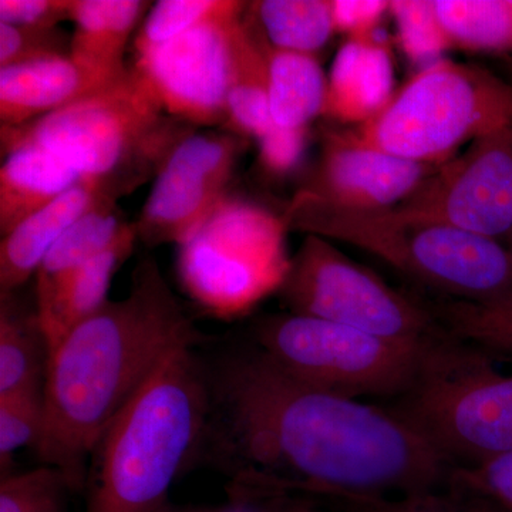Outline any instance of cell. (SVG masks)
<instances>
[{
	"mask_svg": "<svg viewBox=\"0 0 512 512\" xmlns=\"http://www.w3.org/2000/svg\"><path fill=\"white\" fill-rule=\"evenodd\" d=\"M298 512H319L312 507L311 504L305 503V501H301L299 504Z\"/></svg>",
	"mask_w": 512,
	"mask_h": 512,
	"instance_id": "40",
	"label": "cell"
},
{
	"mask_svg": "<svg viewBox=\"0 0 512 512\" xmlns=\"http://www.w3.org/2000/svg\"><path fill=\"white\" fill-rule=\"evenodd\" d=\"M103 198L106 197L94 185L80 181L3 235L0 291H19L29 279L35 278L37 269L57 239Z\"/></svg>",
	"mask_w": 512,
	"mask_h": 512,
	"instance_id": "19",
	"label": "cell"
},
{
	"mask_svg": "<svg viewBox=\"0 0 512 512\" xmlns=\"http://www.w3.org/2000/svg\"><path fill=\"white\" fill-rule=\"evenodd\" d=\"M126 221L117 201L103 198L57 239L35 275L37 313L45 312L64 282L120 237Z\"/></svg>",
	"mask_w": 512,
	"mask_h": 512,
	"instance_id": "22",
	"label": "cell"
},
{
	"mask_svg": "<svg viewBox=\"0 0 512 512\" xmlns=\"http://www.w3.org/2000/svg\"><path fill=\"white\" fill-rule=\"evenodd\" d=\"M244 143L227 130L185 137L154 178L136 221L138 241L158 247L190 237L228 194Z\"/></svg>",
	"mask_w": 512,
	"mask_h": 512,
	"instance_id": "13",
	"label": "cell"
},
{
	"mask_svg": "<svg viewBox=\"0 0 512 512\" xmlns=\"http://www.w3.org/2000/svg\"><path fill=\"white\" fill-rule=\"evenodd\" d=\"M399 32L400 45L413 62H427L453 49L437 16L434 0H394L390 2Z\"/></svg>",
	"mask_w": 512,
	"mask_h": 512,
	"instance_id": "31",
	"label": "cell"
},
{
	"mask_svg": "<svg viewBox=\"0 0 512 512\" xmlns=\"http://www.w3.org/2000/svg\"><path fill=\"white\" fill-rule=\"evenodd\" d=\"M512 127V83L480 64H427L373 119L349 131L360 146L439 165L458 148Z\"/></svg>",
	"mask_w": 512,
	"mask_h": 512,
	"instance_id": "7",
	"label": "cell"
},
{
	"mask_svg": "<svg viewBox=\"0 0 512 512\" xmlns=\"http://www.w3.org/2000/svg\"><path fill=\"white\" fill-rule=\"evenodd\" d=\"M72 56L0 69V124L16 128L107 89Z\"/></svg>",
	"mask_w": 512,
	"mask_h": 512,
	"instance_id": "16",
	"label": "cell"
},
{
	"mask_svg": "<svg viewBox=\"0 0 512 512\" xmlns=\"http://www.w3.org/2000/svg\"><path fill=\"white\" fill-rule=\"evenodd\" d=\"M151 5L141 0H72L74 62L106 84L126 79L128 40Z\"/></svg>",
	"mask_w": 512,
	"mask_h": 512,
	"instance_id": "18",
	"label": "cell"
},
{
	"mask_svg": "<svg viewBox=\"0 0 512 512\" xmlns=\"http://www.w3.org/2000/svg\"><path fill=\"white\" fill-rule=\"evenodd\" d=\"M500 67L503 70V77L512 83V57L500 59Z\"/></svg>",
	"mask_w": 512,
	"mask_h": 512,
	"instance_id": "39",
	"label": "cell"
},
{
	"mask_svg": "<svg viewBox=\"0 0 512 512\" xmlns=\"http://www.w3.org/2000/svg\"><path fill=\"white\" fill-rule=\"evenodd\" d=\"M289 231L346 242L377 256L443 298L481 302L510 284L512 256L497 239L396 211H357L296 194L286 205Z\"/></svg>",
	"mask_w": 512,
	"mask_h": 512,
	"instance_id": "5",
	"label": "cell"
},
{
	"mask_svg": "<svg viewBox=\"0 0 512 512\" xmlns=\"http://www.w3.org/2000/svg\"><path fill=\"white\" fill-rule=\"evenodd\" d=\"M200 346L173 353L94 447L84 512H165L200 457L210 389Z\"/></svg>",
	"mask_w": 512,
	"mask_h": 512,
	"instance_id": "3",
	"label": "cell"
},
{
	"mask_svg": "<svg viewBox=\"0 0 512 512\" xmlns=\"http://www.w3.org/2000/svg\"><path fill=\"white\" fill-rule=\"evenodd\" d=\"M248 339L275 365L305 382L352 399L375 397L383 404L407 392L424 352L436 342H394L291 312L255 318Z\"/></svg>",
	"mask_w": 512,
	"mask_h": 512,
	"instance_id": "9",
	"label": "cell"
},
{
	"mask_svg": "<svg viewBox=\"0 0 512 512\" xmlns=\"http://www.w3.org/2000/svg\"><path fill=\"white\" fill-rule=\"evenodd\" d=\"M45 429L43 394L0 399V467L10 473L12 458L25 447L35 448Z\"/></svg>",
	"mask_w": 512,
	"mask_h": 512,
	"instance_id": "32",
	"label": "cell"
},
{
	"mask_svg": "<svg viewBox=\"0 0 512 512\" xmlns=\"http://www.w3.org/2000/svg\"><path fill=\"white\" fill-rule=\"evenodd\" d=\"M343 512H504L493 504L446 485L424 493L397 497H367V495H332Z\"/></svg>",
	"mask_w": 512,
	"mask_h": 512,
	"instance_id": "30",
	"label": "cell"
},
{
	"mask_svg": "<svg viewBox=\"0 0 512 512\" xmlns=\"http://www.w3.org/2000/svg\"><path fill=\"white\" fill-rule=\"evenodd\" d=\"M234 0H161L151 6L134 43L136 56L144 55L197 28L208 20L229 15L244 6Z\"/></svg>",
	"mask_w": 512,
	"mask_h": 512,
	"instance_id": "28",
	"label": "cell"
},
{
	"mask_svg": "<svg viewBox=\"0 0 512 512\" xmlns=\"http://www.w3.org/2000/svg\"><path fill=\"white\" fill-rule=\"evenodd\" d=\"M495 355L443 336L424 352L412 386L383 404L406 421L453 467L512 453V372Z\"/></svg>",
	"mask_w": 512,
	"mask_h": 512,
	"instance_id": "6",
	"label": "cell"
},
{
	"mask_svg": "<svg viewBox=\"0 0 512 512\" xmlns=\"http://www.w3.org/2000/svg\"><path fill=\"white\" fill-rule=\"evenodd\" d=\"M393 211L503 242L512 225V127L477 138L440 164Z\"/></svg>",
	"mask_w": 512,
	"mask_h": 512,
	"instance_id": "12",
	"label": "cell"
},
{
	"mask_svg": "<svg viewBox=\"0 0 512 512\" xmlns=\"http://www.w3.org/2000/svg\"><path fill=\"white\" fill-rule=\"evenodd\" d=\"M72 37L60 28H26L0 23V69L70 56Z\"/></svg>",
	"mask_w": 512,
	"mask_h": 512,
	"instance_id": "33",
	"label": "cell"
},
{
	"mask_svg": "<svg viewBox=\"0 0 512 512\" xmlns=\"http://www.w3.org/2000/svg\"><path fill=\"white\" fill-rule=\"evenodd\" d=\"M225 494L224 503L210 512H296L301 503L288 491L254 481L229 480Z\"/></svg>",
	"mask_w": 512,
	"mask_h": 512,
	"instance_id": "35",
	"label": "cell"
},
{
	"mask_svg": "<svg viewBox=\"0 0 512 512\" xmlns=\"http://www.w3.org/2000/svg\"><path fill=\"white\" fill-rule=\"evenodd\" d=\"M245 15L274 49L315 56L335 33L330 0H261Z\"/></svg>",
	"mask_w": 512,
	"mask_h": 512,
	"instance_id": "24",
	"label": "cell"
},
{
	"mask_svg": "<svg viewBox=\"0 0 512 512\" xmlns=\"http://www.w3.org/2000/svg\"><path fill=\"white\" fill-rule=\"evenodd\" d=\"M393 96L394 67L386 39L377 36V29L350 36L333 60L322 116L360 126L379 114Z\"/></svg>",
	"mask_w": 512,
	"mask_h": 512,
	"instance_id": "15",
	"label": "cell"
},
{
	"mask_svg": "<svg viewBox=\"0 0 512 512\" xmlns=\"http://www.w3.org/2000/svg\"><path fill=\"white\" fill-rule=\"evenodd\" d=\"M276 293L286 312L394 342L427 345L447 335L426 301L396 291L318 235H305Z\"/></svg>",
	"mask_w": 512,
	"mask_h": 512,
	"instance_id": "10",
	"label": "cell"
},
{
	"mask_svg": "<svg viewBox=\"0 0 512 512\" xmlns=\"http://www.w3.org/2000/svg\"><path fill=\"white\" fill-rule=\"evenodd\" d=\"M195 128L173 119L130 67L121 82L45 117L2 130V140L40 144L110 200L156 178Z\"/></svg>",
	"mask_w": 512,
	"mask_h": 512,
	"instance_id": "4",
	"label": "cell"
},
{
	"mask_svg": "<svg viewBox=\"0 0 512 512\" xmlns=\"http://www.w3.org/2000/svg\"><path fill=\"white\" fill-rule=\"evenodd\" d=\"M439 165L360 146L346 133H329L315 170L296 194L349 210H393L409 200Z\"/></svg>",
	"mask_w": 512,
	"mask_h": 512,
	"instance_id": "14",
	"label": "cell"
},
{
	"mask_svg": "<svg viewBox=\"0 0 512 512\" xmlns=\"http://www.w3.org/2000/svg\"><path fill=\"white\" fill-rule=\"evenodd\" d=\"M72 0H0V23L26 28H59L70 20Z\"/></svg>",
	"mask_w": 512,
	"mask_h": 512,
	"instance_id": "37",
	"label": "cell"
},
{
	"mask_svg": "<svg viewBox=\"0 0 512 512\" xmlns=\"http://www.w3.org/2000/svg\"><path fill=\"white\" fill-rule=\"evenodd\" d=\"M49 362L36 305H26L18 291L0 293V399L43 394Z\"/></svg>",
	"mask_w": 512,
	"mask_h": 512,
	"instance_id": "21",
	"label": "cell"
},
{
	"mask_svg": "<svg viewBox=\"0 0 512 512\" xmlns=\"http://www.w3.org/2000/svg\"><path fill=\"white\" fill-rule=\"evenodd\" d=\"M2 154V237L82 181L79 174L66 161L40 144L22 140H2Z\"/></svg>",
	"mask_w": 512,
	"mask_h": 512,
	"instance_id": "17",
	"label": "cell"
},
{
	"mask_svg": "<svg viewBox=\"0 0 512 512\" xmlns=\"http://www.w3.org/2000/svg\"><path fill=\"white\" fill-rule=\"evenodd\" d=\"M426 302L448 335L494 355L512 357V296L487 303L448 298Z\"/></svg>",
	"mask_w": 512,
	"mask_h": 512,
	"instance_id": "27",
	"label": "cell"
},
{
	"mask_svg": "<svg viewBox=\"0 0 512 512\" xmlns=\"http://www.w3.org/2000/svg\"><path fill=\"white\" fill-rule=\"evenodd\" d=\"M269 110L268 67L261 46L242 16L224 130L261 140L274 128Z\"/></svg>",
	"mask_w": 512,
	"mask_h": 512,
	"instance_id": "25",
	"label": "cell"
},
{
	"mask_svg": "<svg viewBox=\"0 0 512 512\" xmlns=\"http://www.w3.org/2000/svg\"><path fill=\"white\" fill-rule=\"evenodd\" d=\"M245 8L136 56L131 69L165 114L192 127L225 126Z\"/></svg>",
	"mask_w": 512,
	"mask_h": 512,
	"instance_id": "11",
	"label": "cell"
},
{
	"mask_svg": "<svg viewBox=\"0 0 512 512\" xmlns=\"http://www.w3.org/2000/svg\"><path fill=\"white\" fill-rule=\"evenodd\" d=\"M259 164L266 173L284 177L301 163L306 147V130L272 128L258 141Z\"/></svg>",
	"mask_w": 512,
	"mask_h": 512,
	"instance_id": "36",
	"label": "cell"
},
{
	"mask_svg": "<svg viewBox=\"0 0 512 512\" xmlns=\"http://www.w3.org/2000/svg\"><path fill=\"white\" fill-rule=\"evenodd\" d=\"M284 212L225 195L200 227L177 245L178 282L202 312L232 320L278 292L291 256Z\"/></svg>",
	"mask_w": 512,
	"mask_h": 512,
	"instance_id": "8",
	"label": "cell"
},
{
	"mask_svg": "<svg viewBox=\"0 0 512 512\" xmlns=\"http://www.w3.org/2000/svg\"><path fill=\"white\" fill-rule=\"evenodd\" d=\"M447 485L512 512V453L471 467H453Z\"/></svg>",
	"mask_w": 512,
	"mask_h": 512,
	"instance_id": "34",
	"label": "cell"
},
{
	"mask_svg": "<svg viewBox=\"0 0 512 512\" xmlns=\"http://www.w3.org/2000/svg\"><path fill=\"white\" fill-rule=\"evenodd\" d=\"M247 9V8H245ZM245 19L248 20L247 15ZM268 67L269 110L276 128L308 130L322 116L328 94V76L316 56L274 49L249 22Z\"/></svg>",
	"mask_w": 512,
	"mask_h": 512,
	"instance_id": "23",
	"label": "cell"
},
{
	"mask_svg": "<svg viewBox=\"0 0 512 512\" xmlns=\"http://www.w3.org/2000/svg\"><path fill=\"white\" fill-rule=\"evenodd\" d=\"M157 259L141 258L130 291L70 330L50 353L43 392L45 429L33 448L86 488L94 447L178 349L204 342Z\"/></svg>",
	"mask_w": 512,
	"mask_h": 512,
	"instance_id": "2",
	"label": "cell"
},
{
	"mask_svg": "<svg viewBox=\"0 0 512 512\" xmlns=\"http://www.w3.org/2000/svg\"><path fill=\"white\" fill-rule=\"evenodd\" d=\"M451 46L512 57V0H434Z\"/></svg>",
	"mask_w": 512,
	"mask_h": 512,
	"instance_id": "26",
	"label": "cell"
},
{
	"mask_svg": "<svg viewBox=\"0 0 512 512\" xmlns=\"http://www.w3.org/2000/svg\"><path fill=\"white\" fill-rule=\"evenodd\" d=\"M204 362L210 417L198 460L229 480L322 498L446 487L453 466L383 404L305 382L249 339Z\"/></svg>",
	"mask_w": 512,
	"mask_h": 512,
	"instance_id": "1",
	"label": "cell"
},
{
	"mask_svg": "<svg viewBox=\"0 0 512 512\" xmlns=\"http://www.w3.org/2000/svg\"><path fill=\"white\" fill-rule=\"evenodd\" d=\"M165 512H210V511H173V510H170V508H168V510Z\"/></svg>",
	"mask_w": 512,
	"mask_h": 512,
	"instance_id": "41",
	"label": "cell"
},
{
	"mask_svg": "<svg viewBox=\"0 0 512 512\" xmlns=\"http://www.w3.org/2000/svg\"><path fill=\"white\" fill-rule=\"evenodd\" d=\"M332 2L335 32L350 36L366 35L379 26L380 20L389 13L386 0H330Z\"/></svg>",
	"mask_w": 512,
	"mask_h": 512,
	"instance_id": "38",
	"label": "cell"
},
{
	"mask_svg": "<svg viewBox=\"0 0 512 512\" xmlns=\"http://www.w3.org/2000/svg\"><path fill=\"white\" fill-rule=\"evenodd\" d=\"M138 241L136 222H130L106 251L94 256L66 282L45 312L39 313L50 353L77 325L92 318L109 299L114 275L133 254Z\"/></svg>",
	"mask_w": 512,
	"mask_h": 512,
	"instance_id": "20",
	"label": "cell"
},
{
	"mask_svg": "<svg viewBox=\"0 0 512 512\" xmlns=\"http://www.w3.org/2000/svg\"><path fill=\"white\" fill-rule=\"evenodd\" d=\"M69 478L59 468L42 466L9 473L0 481V512H69Z\"/></svg>",
	"mask_w": 512,
	"mask_h": 512,
	"instance_id": "29",
	"label": "cell"
}]
</instances>
